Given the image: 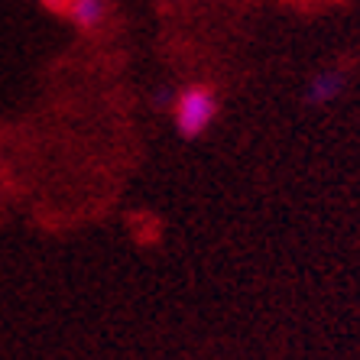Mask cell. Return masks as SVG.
Returning <instances> with one entry per match:
<instances>
[{
    "label": "cell",
    "instance_id": "cell-1",
    "mask_svg": "<svg viewBox=\"0 0 360 360\" xmlns=\"http://www.w3.org/2000/svg\"><path fill=\"white\" fill-rule=\"evenodd\" d=\"M218 110L221 101L208 84H185V88H179L176 108H172V124H176L182 140H198L218 120Z\"/></svg>",
    "mask_w": 360,
    "mask_h": 360
},
{
    "label": "cell",
    "instance_id": "cell-2",
    "mask_svg": "<svg viewBox=\"0 0 360 360\" xmlns=\"http://www.w3.org/2000/svg\"><path fill=\"white\" fill-rule=\"evenodd\" d=\"M347 84H351L347 68L328 65V68H321V72H315V75L309 78L305 91H302V101H305L309 108H328V104H335V101L347 91Z\"/></svg>",
    "mask_w": 360,
    "mask_h": 360
},
{
    "label": "cell",
    "instance_id": "cell-3",
    "mask_svg": "<svg viewBox=\"0 0 360 360\" xmlns=\"http://www.w3.org/2000/svg\"><path fill=\"white\" fill-rule=\"evenodd\" d=\"M108 13H110V0H68L62 17L68 23H75L78 30H84V33H91V30L104 26Z\"/></svg>",
    "mask_w": 360,
    "mask_h": 360
},
{
    "label": "cell",
    "instance_id": "cell-4",
    "mask_svg": "<svg viewBox=\"0 0 360 360\" xmlns=\"http://www.w3.org/2000/svg\"><path fill=\"white\" fill-rule=\"evenodd\" d=\"M176 98H179V88H172V84H160V88H153V94H150L156 110H172L176 108Z\"/></svg>",
    "mask_w": 360,
    "mask_h": 360
},
{
    "label": "cell",
    "instance_id": "cell-5",
    "mask_svg": "<svg viewBox=\"0 0 360 360\" xmlns=\"http://www.w3.org/2000/svg\"><path fill=\"white\" fill-rule=\"evenodd\" d=\"M39 4L46 10H52V13H59V17L65 13V7H68V0H39Z\"/></svg>",
    "mask_w": 360,
    "mask_h": 360
}]
</instances>
